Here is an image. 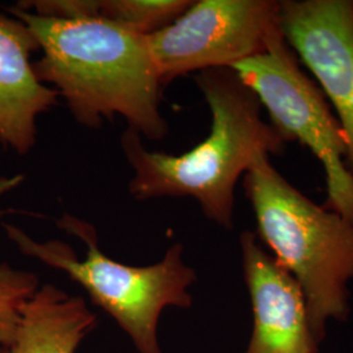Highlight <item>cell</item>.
<instances>
[{"instance_id":"obj_1","label":"cell","mask_w":353,"mask_h":353,"mask_svg":"<svg viewBox=\"0 0 353 353\" xmlns=\"http://www.w3.org/2000/svg\"><path fill=\"white\" fill-rule=\"evenodd\" d=\"M7 11L34 34L38 79L59 93L79 125L97 130L119 115L141 138L164 139L165 87L147 36L102 19H50L19 6Z\"/></svg>"},{"instance_id":"obj_2","label":"cell","mask_w":353,"mask_h":353,"mask_svg":"<svg viewBox=\"0 0 353 353\" xmlns=\"http://www.w3.org/2000/svg\"><path fill=\"white\" fill-rule=\"evenodd\" d=\"M207 102L211 131L182 154L150 151L139 134L127 128L121 147L134 176L128 183L137 201L195 199L208 220L232 229L234 190L261 154H280L285 139L262 117V105L232 67H216L194 76Z\"/></svg>"},{"instance_id":"obj_3","label":"cell","mask_w":353,"mask_h":353,"mask_svg":"<svg viewBox=\"0 0 353 353\" xmlns=\"http://www.w3.org/2000/svg\"><path fill=\"white\" fill-rule=\"evenodd\" d=\"M243 190L255 214L258 239L303 290L319 344L328 321H344L350 313L353 224L305 196L267 154L258 156L243 174Z\"/></svg>"},{"instance_id":"obj_4","label":"cell","mask_w":353,"mask_h":353,"mask_svg":"<svg viewBox=\"0 0 353 353\" xmlns=\"http://www.w3.org/2000/svg\"><path fill=\"white\" fill-rule=\"evenodd\" d=\"M57 225L83 241L84 258L63 241L39 242L20 228H3L24 255L62 271L87 290L92 303L113 318L138 353H161L157 326L163 312L169 306L186 309L192 303L189 290L196 272L183 261V246L172 245L157 263L128 265L102 252L96 228L88 221L64 214Z\"/></svg>"},{"instance_id":"obj_5","label":"cell","mask_w":353,"mask_h":353,"mask_svg":"<svg viewBox=\"0 0 353 353\" xmlns=\"http://www.w3.org/2000/svg\"><path fill=\"white\" fill-rule=\"evenodd\" d=\"M296 52L280 33L268 50L232 65L252 88L288 140L300 141L323 165L327 201L323 205L353 224V174L347 169V140L323 92L303 72Z\"/></svg>"},{"instance_id":"obj_6","label":"cell","mask_w":353,"mask_h":353,"mask_svg":"<svg viewBox=\"0 0 353 353\" xmlns=\"http://www.w3.org/2000/svg\"><path fill=\"white\" fill-rule=\"evenodd\" d=\"M279 0H192L173 24L147 36L166 87L179 76L232 67L268 50L280 34Z\"/></svg>"},{"instance_id":"obj_7","label":"cell","mask_w":353,"mask_h":353,"mask_svg":"<svg viewBox=\"0 0 353 353\" xmlns=\"http://www.w3.org/2000/svg\"><path fill=\"white\" fill-rule=\"evenodd\" d=\"M278 24L332 105L353 174V0H280Z\"/></svg>"},{"instance_id":"obj_8","label":"cell","mask_w":353,"mask_h":353,"mask_svg":"<svg viewBox=\"0 0 353 353\" xmlns=\"http://www.w3.org/2000/svg\"><path fill=\"white\" fill-rule=\"evenodd\" d=\"M240 245L254 316L252 338L243 353H316L318 344L297 281L265 252L255 233L243 232Z\"/></svg>"},{"instance_id":"obj_9","label":"cell","mask_w":353,"mask_h":353,"mask_svg":"<svg viewBox=\"0 0 353 353\" xmlns=\"http://www.w3.org/2000/svg\"><path fill=\"white\" fill-rule=\"evenodd\" d=\"M32 30L11 14H0V143L26 154L37 143V119L59 103V93L38 79Z\"/></svg>"},{"instance_id":"obj_10","label":"cell","mask_w":353,"mask_h":353,"mask_svg":"<svg viewBox=\"0 0 353 353\" xmlns=\"http://www.w3.org/2000/svg\"><path fill=\"white\" fill-rule=\"evenodd\" d=\"M96 325L83 297L46 284L26 303L12 343L0 353H75Z\"/></svg>"},{"instance_id":"obj_11","label":"cell","mask_w":353,"mask_h":353,"mask_svg":"<svg viewBox=\"0 0 353 353\" xmlns=\"http://www.w3.org/2000/svg\"><path fill=\"white\" fill-rule=\"evenodd\" d=\"M192 0H101L100 19L141 36L173 24Z\"/></svg>"},{"instance_id":"obj_12","label":"cell","mask_w":353,"mask_h":353,"mask_svg":"<svg viewBox=\"0 0 353 353\" xmlns=\"http://www.w3.org/2000/svg\"><path fill=\"white\" fill-rule=\"evenodd\" d=\"M38 288L36 274L0 263V347L12 343L23 309Z\"/></svg>"},{"instance_id":"obj_13","label":"cell","mask_w":353,"mask_h":353,"mask_svg":"<svg viewBox=\"0 0 353 353\" xmlns=\"http://www.w3.org/2000/svg\"><path fill=\"white\" fill-rule=\"evenodd\" d=\"M24 179H26V176L23 174H16V176H0V198L7 195L8 192H11L16 188H19L23 183Z\"/></svg>"}]
</instances>
